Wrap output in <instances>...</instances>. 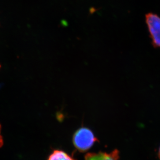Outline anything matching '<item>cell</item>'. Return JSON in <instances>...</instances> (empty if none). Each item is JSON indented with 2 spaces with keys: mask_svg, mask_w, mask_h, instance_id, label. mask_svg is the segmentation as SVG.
<instances>
[{
  "mask_svg": "<svg viewBox=\"0 0 160 160\" xmlns=\"http://www.w3.org/2000/svg\"><path fill=\"white\" fill-rule=\"evenodd\" d=\"M72 141L74 146L78 150L85 152L90 149L98 139L90 129L82 127L74 133Z\"/></svg>",
  "mask_w": 160,
  "mask_h": 160,
  "instance_id": "obj_1",
  "label": "cell"
},
{
  "mask_svg": "<svg viewBox=\"0 0 160 160\" xmlns=\"http://www.w3.org/2000/svg\"><path fill=\"white\" fill-rule=\"evenodd\" d=\"M146 21L154 47H160V17L154 14H147Z\"/></svg>",
  "mask_w": 160,
  "mask_h": 160,
  "instance_id": "obj_2",
  "label": "cell"
},
{
  "mask_svg": "<svg viewBox=\"0 0 160 160\" xmlns=\"http://www.w3.org/2000/svg\"><path fill=\"white\" fill-rule=\"evenodd\" d=\"M119 157V151L115 150L109 153H89L85 156V160H118Z\"/></svg>",
  "mask_w": 160,
  "mask_h": 160,
  "instance_id": "obj_3",
  "label": "cell"
},
{
  "mask_svg": "<svg viewBox=\"0 0 160 160\" xmlns=\"http://www.w3.org/2000/svg\"><path fill=\"white\" fill-rule=\"evenodd\" d=\"M48 160H75L67 153L61 150H54Z\"/></svg>",
  "mask_w": 160,
  "mask_h": 160,
  "instance_id": "obj_4",
  "label": "cell"
},
{
  "mask_svg": "<svg viewBox=\"0 0 160 160\" xmlns=\"http://www.w3.org/2000/svg\"><path fill=\"white\" fill-rule=\"evenodd\" d=\"M3 145V139L1 135V126L0 125V147H2Z\"/></svg>",
  "mask_w": 160,
  "mask_h": 160,
  "instance_id": "obj_5",
  "label": "cell"
},
{
  "mask_svg": "<svg viewBox=\"0 0 160 160\" xmlns=\"http://www.w3.org/2000/svg\"><path fill=\"white\" fill-rule=\"evenodd\" d=\"M159 158H160V149H159Z\"/></svg>",
  "mask_w": 160,
  "mask_h": 160,
  "instance_id": "obj_6",
  "label": "cell"
}]
</instances>
